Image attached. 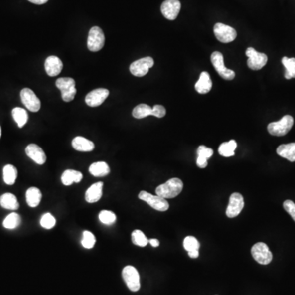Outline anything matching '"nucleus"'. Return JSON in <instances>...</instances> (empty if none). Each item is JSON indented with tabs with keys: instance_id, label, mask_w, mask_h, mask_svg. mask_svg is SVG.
Instances as JSON below:
<instances>
[{
	"instance_id": "obj_24",
	"label": "nucleus",
	"mask_w": 295,
	"mask_h": 295,
	"mask_svg": "<svg viewBox=\"0 0 295 295\" xmlns=\"http://www.w3.org/2000/svg\"><path fill=\"white\" fill-rule=\"evenodd\" d=\"M277 154L291 162L295 161V143L282 145L277 148Z\"/></svg>"
},
{
	"instance_id": "obj_41",
	"label": "nucleus",
	"mask_w": 295,
	"mask_h": 295,
	"mask_svg": "<svg viewBox=\"0 0 295 295\" xmlns=\"http://www.w3.org/2000/svg\"><path fill=\"white\" fill-rule=\"evenodd\" d=\"M148 244H150L151 246L153 247V248H157V247L159 246L160 245L159 240H157V239H151V240H148Z\"/></svg>"
},
{
	"instance_id": "obj_36",
	"label": "nucleus",
	"mask_w": 295,
	"mask_h": 295,
	"mask_svg": "<svg viewBox=\"0 0 295 295\" xmlns=\"http://www.w3.org/2000/svg\"><path fill=\"white\" fill-rule=\"evenodd\" d=\"M40 225L42 227L47 230L53 228L56 225V219L50 213H45L40 219Z\"/></svg>"
},
{
	"instance_id": "obj_23",
	"label": "nucleus",
	"mask_w": 295,
	"mask_h": 295,
	"mask_svg": "<svg viewBox=\"0 0 295 295\" xmlns=\"http://www.w3.org/2000/svg\"><path fill=\"white\" fill-rule=\"evenodd\" d=\"M25 198H26V203L30 208H36L41 201V192L36 187L29 188L25 194Z\"/></svg>"
},
{
	"instance_id": "obj_28",
	"label": "nucleus",
	"mask_w": 295,
	"mask_h": 295,
	"mask_svg": "<svg viewBox=\"0 0 295 295\" xmlns=\"http://www.w3.org/2000/svg\"><path fill=\"white\" fill-rule=\"evenodd\" d=\"M12 117L16 124L20 128L23 127L28 121V114L25 109L21 108H15L12 111Z\"/></svg>"
},
{
	"instance_id": "obj_17",
	"label": "nucleus",
	"mask_w": 295,
	"mask_h": 295,
	"mask_svg": "<svg viewBox=\"0 0 295 295\" xmlns=\"http://www.w3.org/2000/svg\"><path fill=\"white\" fill-rule=\"evenodd\" d=\"M63 64L60 58L56 56H49L44 62V68L49 76H56L62 72Z\"/></svg>"
},
{
	"instance_id": "obj_3",
	"label": "nucleus",
	"mask_w": 295,
	"mask_h": 295,
	"mask_svg": "<svg viewBox=\"0 0 295 295\" xmlns=\"http://www.w3.org/2000/svg\"><path fill=\"white\" fill-rule=\"evenodd\" d=\"M56 86L61 90L63 101L71 102L76 96L77 90L76 89V82L74 79L70 77H62L56 81Z\"/></svg>"
},
{
	"instance_id": "obj_5",
	"label": "nucleus",
	"mask_w": 295,
	"mask_h": 295,
	"mask_svg": "<svg viewBox=\"0 0 295 295\" xmlns=\"http://www.w3.org/2000/svg\"><path fill=\"white\" fill-rule=\"evenodd\" d=\"M252 256L257 263L262 265H268L272 261V254L265 243H256L251 249Z\"/></svg>"
},
{
	"instance_id": "obj_21",
	"label": "nucleus",
	"mask_w": 295,
	"mask_h": 295,
	"mask_svg": "<svg viewBox=\"0 0 295 295\" xmlns=\"http://www.w3.org/2000/svg\"><path fill=\"white\" fill-rule=\"evenodd\" d=\"M90 174L95 177L106 176L110 173V167L105 161H97L91 164L89 168Z\"/></svg>"
},
{
	"instance_id": "obj_37",
	"label": "nucleus",
	"mask_w": 295,
	"mask_h": 295,
	"mask_svg": "<svg viewBox=\"0 0 295 295\" xmlns=\"http://www.w3.org/2000/svg\"><path fill=\"white\" fill-rule=\"evenodd\" d=\"M197 154H198V157H203V158L208 160L213 154V150L210 148L206 147V146H200L197 149Z\"/></svg>"
},
{
	"instance_id": "obj_8",
	"label": "nucleus",
	"mask_w": 295,
	"mask_h": 295,
	"mask_svg": "<svg viewBox=\"0 0 295 295\" xmlns=\"http://www.w3.org/2000/svg\"><path fill=\"white\" fill-rule=\"evenodd\" d=\"M139 198L145 201L150 207L159 212H166V210H168V202L165 198H161L158 195H152L143 190L139 194Z\"/></svg>"
},
{
	"instance_id": "obj_31",
	"label": "nucleus",
	"mask_w": 295,
	"mask_h": 295,
	"mask_svg": "<svg viewBox=\"0 0 295 295\" xmlns=\"http://www.w3.org/2000/svg\"><path fill=\"white\" fill-rule=\"evenodd\" d=\"M282 63L284 67H286V73H285L286 79L290 80V79L295 78V58L284 57L282 58Z\"/></svg>"
},
{
	"instance_id": "obj_43",
	"label": "nucleus",
	"mask_w": 295,
	"mask_h": 295,
	"mask_svg": "<svg viewBox=\"0 0 295 295\" xmlns=\"http://www.w3.org/2000/svg\"><path fill=\"white\" fill-rule=\"evenodd\" d=\"M188 254H189V258H197L199 255V253H198V250H195V251L188 252Z\"/></svg>"
},
{
	"instance_id": "obj_18",
	"label": "nucleus",
	"mask_w": 295,
	"mask_h": 295,
	"mask_svg": "<svg viewBox=\"0 0 295 295\" xmlns=\"http://www.w3.org/2000/svg\"><path fill=\"white\" fill-rule=\"evenodd\" d=\"M103 188L104 183L97 182L92 184L89 189L86 190V200L87 203H96L101 198L103 195Z\"/></svg>"
},
{
	"instance_id": "obj_42",
	"label": "nucleus",
	"mask_w": 295,
	"mask_h": 295,
	"mask_svg": "<svg viewBox=\"0 0 295 295\" xmlns=\"http://www.w3.org/2000/svg\"><path fill=\"white\" fill-rule=\"evenodd\" d=\"M28 1H30V2H32L34 4L42 5L46 3L49 0H28Z\"/></svg>"
},
{
	"instance_id": "obj_29",
	"label": "nucleus",
	"mask_w": 295,
	"mask_h": 295,
	"mask_svg": "<svg viewBox=\"0 0 295 295\" xmlns=\"http://www.w3.org/2000/svg\"><path fill=\"white\" fill-rule=\"evenodd\" d=\"M132 115L136 119H142V118H147L148 116H152V108L148 106V104H139L138 106H136L133 109Z\"/></svg>"
},
{
	"instance_id": "obj_12",
	"label": "nucleus",
	"mask_w": 295,
	"mask_h": 295,
	"mask_svg": "<svg viewBox=\"0 0 295 295\" xmlns=\"http://www.w3.org/2000/svg\"><path fill=\"white\" fill-rule=\"evenodd\" d=\"M245 207L244 198L239 193H233L229 199L228 206L226 208V214L229 218H234L240 214Z\"/></svg>"
},
{
	"instance_id": "obj_4",
	"label": "nucleus",
	"mask_w": 295,
	"mask_h": 295,
	"mask_svg": "<svg viewBox=\"0 0 295 295\" xmlns=\"http://www.w3.org/2000/svg\"><path fill=\"white\" fill-rule=\"evenodd\" d=\"M211 62L221 78H223L226 81H231L235 78V72L232 70L226 68L225 63H224L223 55L220 52L216 51V52L212 53V56H211Z\"/></svg>"
},
{
	"instance_id": "obj_22",
	"label": "nucleus",
	"mask_w": 295,
	"mask_h": 295,
	"mask_svg": "<svg viewBox=\"0 0 295 295\" xmlns=\"http://www.w3.org/2000/svg\"><path fill=\"white\" fill-rule=\"evenodd\" d=\"M83 179L82 173L75 170H67L62 173L61 180L62 184L66 186H69L73 183L81 182V180Z\"/></svg>"
},
{
	"instance_id": "obj_9",
	"label": "nucleus",
	"mask_w": 295,
	"mask_h": 295,
	"mask_svg": "<svg viewBox=\"0 0 295 295\" xmlns=\"http://www.w3.org/2000/svg\"><path fill=\"white\" fill-rule=\"evenodd\" d=\"M214 34L216 38L224 44L234 41L237 36V32L233 27L222 23L214 25Z\"/></svg>"
},
{
	"instance_id": "obj_6",
	"label": "nucleus",
	"mask_w": 295,
	"mask_h": 295,
	"mask_svg": "<svg viewBox=\"0 0 295 295\" xmlns=\"http://www.w3.org/2000/svg\"><path fill=\"white\" fill-rule=\"evenodd\" d=\"M105 36L101 28L99 26H94L91 28L89 32L87 39V47L91 52H98L101 50L104 46Z\"/></svg>"
},
{
	"instance_id": "obj_7",
	"label": "nucleus",
	"mask_w": 295,
	"mask_h": 295,
	"mask_svg": "<svg viewBox=\"0 0 295 295\" xmlns=\"http://www.w3.org/2000/svg\"><path fill=\"white\" fill-rule=\"evenodd\" d=\"M245 54L248 57V67L254 71L262 69L268 62V56L265 53H258L254 48H248Z\"/></svg>"
},
{
	"instance_id": "obj_40",
	"label": "nucleus",
	"mask_w": 295,
	"mask_h": 295,
	"mask_svg": "<svg viewBox=\"0 0 295 295\" xmlns=\"http://www.w3.org/2000/svg\"><path fill=\"white\" fill-rule=\"evenodd\" d=\"M196 163L199 168H205L206 166H208V160L203 158V157H198Z\"/></svg>"
},
{
	"instance_id": "obj_1",
	"label": "nucleus",
	"mask_w": 295,
	"mask_h": 295,
	"mask_svg": "<svg viewBox=\"0 0 295 295\" xmlns=\"http://www.w3.org/2000/svg\"><path fill=\"white\" fill-rule=\"evenodd\" d=\"M184 184L179 178H171L166 183L160 184L155 190L156 194L161 198H173L178 196L182 191Z\"/></svg>"
},
{
	"instance_id": "obj_38",
	"label": "nucleus",
	"mask_w": 295,
	"mask_h": 295,
	"mask_svg": "<svg viewBox=\"0 0 295 295\" xmlns=\"http://www.w3.org/2000/svg\"><path fill=\"white\" fill-rule=\"evenodd\" d=\"M283 207L286 212L291 215V217L295 221V203L293 201L286 200L284 202Z\"/></svg>"
},
{
	"instance_id": "obj_15",
	"label": "nucleus",
	"mask_w": 295,
	"mask_h": 295,
	"mask_svg": "<svg viewBox=\"0 0 295 295\" xmlns=\"http://www.w3.org/2000/svg\"><path fill=\"white\" fill-rule=\"evenodd\" d=\"M180 2L179 0H166L161 6V13L168 20H175L180 11Z\"/></svg>"
},
{
	"instance_id": "obj_2",
	"label": "nucleus",
	"mask_w": 295,
	"mask_h": 295,
	"mask_svg": "<svg viewBox=\"0 0 295 295\" xmlns=\"http://www.w3.org/2000/svg\"><path fill=\"white\" fill-rule=\"evenodd\" d=\"M294 118L290 115L284 116L278 122L270 123L268 126V131L272 136H286L293 127Z\"/></svg>"
},
{
	"instance_id": "obj_30",
	"label": "nucleus",
	"mask_w": 295,
	"mask_h": 295,
	"mask_svg": "<svg viewBox=\"0 0 295 295\" xmlns=\"http://www.w3.org/2000/svg\"><path fill=\"white\" fill-rule=\"evenodd\" d=\"M21 224V217L16 212H12L8 215L2 222V226L8 230H13L20 226Z\"/></svg>"
},
{
	"instance_id": "obj_14",
	"label": "nucleus",
	"mask_w": 295,
	"mask_h": 295,
	"mask_svg": "<svg viewBox=\"0 0 295 295\" xmlns=\"http://www.w3.org/2000/svg\"><path fill=\"white\" fill-rule=\"evenodd\" d=\"M109 95V91L107 89L99 88L96 90L90 91L86 97V103L88 106L95 107L100 106Z\"/></svg>"
},
{
	"instance_id": "obj_20",
	"label": "nucleus",
	"mask_w": 295,
	"mask_h": 295,
	"mask_svg": "<svg viewBox=\"0 0 295 295\" xmlns=\"http://www.w3.org/2000/svg\"><path fill=\"white\" fill-rule=\"evenodd\" d=\"M72 145L75 149L80 152H90L95 148V144L82 136L75 137Z\"/></svg>"
},
{
	"instance_id": "obj_16",
	"label": "nucleus",
	"mask_w": 295,
	"mask_h": 295,
	"mask_svg": "<svg viewBox=\"0 0 295 295\" xmlns=\"http://www.w3.org/2000/svg\"><path fill=\"white\" fill-rule=\"evenodd\" d=\"M25 153L30 159H32L35 163L39 165H43L46 161V155L44 153V150L35 144H30L25 148Z\"/></svg>"
},
{
	"instance_id": "obj_35",
	"label": "nucleus",
	"mask_w": 295,
	"mask_h": 295,
	"mask_svg": "<svg viewBox=\"0 0 295 295\" xmlns=\"http://www.w3.org/2000/svg\"><path fill=\"white\" fill-rule=\"evenodd\" d=\"M96 243V239L95 235L90 231H85L83 232V236L81 239V245L84 248L87 249H92Z\"/></svg>"
},
{
	"instance_id": "obj_39",
	"label": "nucleus",
	"mask_w": 295,
	"mask_h": 295,
	"mask_svg": "<svg viewBox=\"0 0 295 295\" xmlns=\"http://www.w3.org/2000/svg\"><path fill=\"white\" fill-rule=\"evenodd\" d=\"M166 109L161 105L157 104L152 108V116H154L156 118H163L164 116L166 115Z\"/></svg>"
},
{
	"instance_id": "obj_27",
	"label": "nucleus",
	"mask_w": 295,
	"mask_h": 295,
	"mask_svg": "<svg viewBox=\"0 0 295 295\" xmlns=\"http://www.w3.org/2000/svg\"><path fill=\"white\" fill-rule=\"evenodd\" d=\"M237 148V143L234 140L221 144L218 148L219 154L222 157H232L235 155V148Z\"/></svg>"
},
{
	"instance_id": "obj_34",
	"label": "nucleus",
	"mask_w": 295,
	"mask_h": 295,
	"mask_svg": "<svg viewBox=\"0 0 295 295\" xmlns=\"http://www.w3.org/2000/svg\"><path fill=\"white\" fill-rule=\"evenodd\" d=\"M99 221L104 225H112L117 220L115 213L108 210H103L99 215Z\"/></svg>"
},
{
	"instance_id": "obj_32",
	"label": "nucleus",
	"mask_w": 295,
	"mask_h": 295,
	"mask_svg": "<svg viewBox=\"0 0 295 295\" xmlns=\"http://www.w3.org/2000/svg\"><path fill=\"white\" fill-rule=\"evenodd\" d=\"M132 243L137 246L146 247L148 244V240L146 235L140 230H135L132 232Z\"/></svg>"
},
{
	"instance_id": "obj_44",
	"label": "nucleus",
	"mask_w": 295,
	"mask_h": 295,
	"mask_svg": "<svg viewBox=\"0 0 295 295\" xmlns=\"http://www.w3.org/2000/svg\"><path fill=\"white\" fill-rule=\"evenodd\" d=\"M1 134H2V132H1V127H0V137H1Z\"/></svg>"
},
{
	"instance_id": "obj_10",
	"label": "nucleus",
	"mask_w": 295,
	"mask_h": 295,
	"mask_svg": "<svg viewBox=\"0 0 295 295\" xmlns=\"http://www.w3.org/2000/svg\"><path fill=\"white\" fill-rule=\"evenodd\" d=\"M153 65H154L153 59L151 57H146L132 62L130 66V72L135 76L142 77L146 76L150 68L153 67Z\"/></svg>"
},
{
	"instance_id": "obj_11",
	"label": "nucleus",
	"mask_w": 295,
	"mask_h": 295,
	"mask_svg": "<svg viewBox=\"0 0 295 295\" xmlns=\"http://www.w3.org/2000/svg\"><path fill=\"white\" fill-rule=\"evenodd\" d=\"M123 278L130 291L136 292L141 288L140 275L138 271L132 266H127L123 268Z\"/></svg>"
},
{
	"instance_id": "obj_13",
	"label": "nucleus",
	"mask_w": 295,
	"mask_h": 295,
	"mask_svg": "<svg viewBox=\"0 0 295 295\" xmlns=\"http://www.w3.org/2000/svg\"><path fill=\"white\" fill-rule=\"evenodd\" d=\"M21 99L22 104L25 105L28 110L31 111L33 113H36L40 109L41 104L39 98L33 90L28 88H25L21 91Z\"/></svg>"
},
{
	"instance_id": "obj_33",
	"label": "nucleus",
	"mask_w": 295,
	"mask_h": 295,
	"mask_svg": "<svg viewBox=\"0 0 295 295\" xmlns=\"http://www.w3.org/2000/svg\"><path fill=\"white\" fill-rule=\"evenodd\" d=\"M183 245L187 252L195 251V250H198L200 248V244L196 238L194 236H186L184 238Z\"/></svg>"
},
{
	"instance_id": "obj_26",
	"label": "nucleus",
	"mask_w": 295,
	"mask_h": 295,
	"mask_svg": "<svg viewBox=\"0 0 295 295\" xmlns=\"http://www.w3.org/2000/svg\"><path fill=\"white\" fill-rule=\"evenodd\" d=\"M2 175H3L4 182L8 185H12L16 182V178H17V170L15 166L8 164L3 167Z\"/></svg>"
},
{
	"instance_id": "obj_19",
	"label": "nucleus",
	"mask_w": 295,
	"mask_h": 295,
	"mask_svg": "<svg viewBox=\"0 0 295 295\" xmlns=\"http://www.w3.org/2000/svg\"><path fill=\"white\" fill-rule=\"evenodd\" d=\"M212 83L210 78L209 74L207 72H203L200 74L199 79L195 84V90L201 95L208 94L212 90Z\"/></svg>"
},
{
	"instance_id": "obj_25",
	"label": "nucleus",
	"mask_w": 295,
	"mask_h": 295,
	"mask_svg": "<svg viewBox=\"0 0 295 295\" xmlns=\"http://www.w3.org/2000/svg\"><path fill=\"white\" fill-rule=\"evenodd\" d=\"M0 205L7 210L18 209V201L14 194L6 193L0 197Z\"/></svg>"
}]
</instances>
